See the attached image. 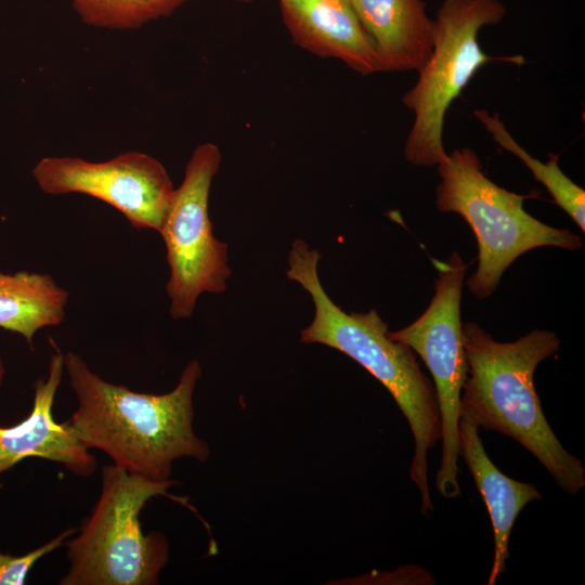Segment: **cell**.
<instances>
[{"instance_id":"6da1fadb","label":"cell","mask_w":585,"mask_h":585,"mask_svg":"<svg viewBox=\"0 0 585 585\" xmlns=\"http://www.w3.org/2000/svg\"><path fill=\"white\" fill-rule=\"evenodd\" d=\"M78 406L69 424L89 450L107 454L127 472L169 480L174 460L206 461L210 451L193 430V393L202 374L198 361L183 369L178 385L164 394L141 393L104 380L77 353L64 354Z\"/></svg>"},{"instance_id":"7a4b0ae2","label":"cell","mask_w":585,"mask_h":585,"mask_svg":"<svg viewBox=\"0 0 585 585\" xmlns=\"http://www.w3.org/2000/svg\"><path fill=\"white\" fill-rule=\"evenodd\" d=\"M467 377L460 415L479 429L509 437L529 451L569 495L585 487V468L551 430L534 387L538 364L556 354L557 335L533 329L512 342H498L477 323L461 326Z\"/></svg>"},{"instance_id":"3957f363","label":"cell","mask_w":585,"mask_h":585,"mask_svg":"<svg viewBox=\"0 0 585 585\" xmlns=\"http://www.w3.org/2000/svg\"><path fill=\"white\" fill-rule=\"evenodd\" d=\"M318 260L320 253L304 240L292 243L286 275L309 292L315 307L312 323L301 332V341L341 351L391 393L414 437L410 478L420 494V511L428 515L434 509L428 482V453L441 438L434 387L414 351L389 338L388 324L376 310L346 313L328 297L318 278Z\"/></svg>"},{"instance_id":"277c9868","label":"cell","mask_w":585,"mask_h":585,"mask_svg":"<svg viewBox=\"0 0 585 585\" xmlns=\"http://www.w3.org/2000/svg\"><path fill=\"white\" fill-rule=\"evenodd\" d=\"M174 482L102 468L99 499L80 528L65 542L69 569L62 585H154L169 559V543L157 532L144 534L139 515Z\"/></svg>"},{"instance_id":"5b68a950","label":"cell","mask_w":585,"mask_h":585,"mask_svg":"<svg viewBox=\"0 0 585 585\" xmlns=\"http://www.w3.org/2000/svg\"><path fill=\"white\" fill-rule=\"evenodd\" d=\"M477 154L463 147L447 154L438 165L437 207L456 212L470 225L478 243V265L467 280L479 300L496 289L506 269L523 252L542 246L580 249L581 236L556 229L532 217L523 208L526 196L492 182Z\"/></svg>"},{"instance_id":"8992f818","label":"cell","mask_w":585,"mask_h":585,"mask_svg":"<svg viewBox=\"0 0 585 585\" xmlns=\"http://www.w3.org/2000/svg\"><path fill=\"white\" fill-rule=\"evenodd\" d=\"M505 13L499 0L443 1L433 21L431 54L402 99L414 113L404 147L411 164L438 166L446 158L442 140L446 110L479 68L495 60L522 63L521 56L487 55L479 44L480 29L500 22Z\"/></svg>"},{"instance_id":"52a82bcc","label":"cell","mask_w":585,"mask_h":585,"mask_svg":"<svg viewBox=\"0 0 585 585\" xmlns=\"http://www.w3.org/2000/svg\"><path fill=\"white\" fill-rule=\"evenodd\" d=\"M438 270L435 292L426 311L408 326L389 333L391 340L416 352L433 378L442 452L435 474V489L444 498L460 495V395L467 377L463 347L460 299L467 264L454 251L446 261H432Z\"/></svg>"},{"instance_id":"ba28073f","label":"cell","mask_w":585,"mask_h":585,"mask_svg":"<svg viewBox=\"0 0 585 585\" xmlns=\"http://www.w3.org/2000/svg\"><path fill=\"white\" fill-rule=\"evenodd\" d=\"M220 164L216 144L196 146L158 232L167 249L170 274L166 290L176 320L190 318L203 292H223L232 274L227 245L214 237L208 213L210 186Z\"/></svg>"},{"instance_id":"9c48e42d","label":"cell","mask_w":585,"mask_h":585,"mask_svg":"<svg viewBox=\"0 0 585 585\" xmlns=\"http://www.w3.org/2000/svg\"><path fill=\"white\" fill-rule=\"evenodd\" d=\"M31 174L46 194L91 196L114 207L133 227L157 232L176 190L159 160L134 151L98 162L47 156L35 165Z\"/></svg>"},{"instance_id":"30bf717a","label":"cell","mask_w":585,"mask_h":585,"mask_svg":"<svg viewBox=\"0 0 585 585\" xmlns=\"http://www.w3.org/2000/svg\"><path fill=\"white\" fill-rule=\"evenodd\" d=\"M55 351L49 362V373L35 386L29 415L12 427H0V473L29 457L60 463L79 477H89L96 469L94 455L75 434L69 421L54 420L52 407L64 373V353Z\"/></svg>"},{"instance_id":"8fae6325","label":"cell","mask_w":585,"mask_h":585,"mask_svg":"<svg viewBox=\"0 0 585 585\" xmlns=\"http://www.w3.org/2000/svg\"><path fill=\"white\" fill-rule=\"evenodd\" d=\"M295 44L320 57L337 58L361 75L379 72L372 39L350 0H278Z\"/></svg>"},{"instance_id":"7c38bea8","label":"cell","mask_w":585,"mask_h":585,"mask_svg":"<svg viewBox=\"0 0 585 585\" xmlns=\"http://www.w3.org/2000/svg\"><path fill=\"white\" fill-rule=\"evenodd\" d=\"M460 456L487 508L493 534L494 557L487 585H495L506 570L509 540L521 510L531 502L543 498L533 483L511 479L490 459L479 434V428L468 418L459 419Z\"/></svg>"},{"instance_id":"4fadbf2b","label":"cell","mask_w":585,"mask_h":585,"mask_svg":"<svg viewBox=\"0 0 585 585\" xmlns=\"http://www.w3.org/2000/svg\"><path fill=\"white\" fill-rule=\"evenodd\" d=\"M373 41L379 72L419 70L432 50L433 21L421 0H350Z\"/></svg>"},{"instance_id":"5bb4252c","label":"cell","mask_w":585,"mask_h":585,"mask_svg":"<svg viewBox=\"0 0 585 585\" xmlns=\"http://www.w3.org/2000/svg\"><path fill=\"white\" fill-rule=\"evenodd\" d=\"M68 292L50 274L0 272V328L17 333L32 346L35 334L60 325Z\"/></svg>"},{"instance_id":"9a60e30c","label":"cell","mask_w":585,"mask_h":585,"mask_svg":"<svg viewBox=\"0 0 585 585\" xmlns=\"http://www.w3.org/2000/svg\"><path fill=\"white\" fill-rule=\"evenodd\" d=\"M492 138L505 150L519 157L550 193L555 203L561 207L585 231V191L568 178L558 166V155L549 154V161L542 162L532 157L510 135L498 114L490 115L484 109L474 110Z\"/></svg>"},{"instance_id":"2e32d148","label":"cell","mask_w":585,"mask_h":585,"mask_svg":"<svg viewBox=\"0 0 585 585\" xmlns=\"http://www.w3.org/2000/svg\"><path fill=\"white\" fill-rule=\"evenodd\" d=\"M81 22L96 28L133 30L169 16L190 0H69Z\"/></svg>"},{"instance_id":"e0dca14e","label":"cell","mask_w":585,"mask_h":585,"mask_svg":"<svg viewBox=\"0 0 585 585\" xmlns=\"http://www.w3.org/2000/svg\"><path fill=\"white\" fill-rule=\"evenodd\" d=\"M77 529H67L47 544L22 556L0 552V585H22L32 566L43 556L63 546Z\"/></svg>"},{"instance_id":"ac0fdd59","label":"cell","mask_w":585,"mask_h":585,"mask_svg":"<svg viewBox=\"0 0 585 585\" xmlns=\"http://www.w3.org/2000/svg\"><path fill=\"white\" fill-rule=\"evenodd\" d=\"M4 372H5L4 366H3V363H2V361L0 359V386H1L2 381H3Z\"/></svg>"},{"instance_id":"d6986e66","label":"cell","mask_w":585,"mask_h":585,"mask_svg":"<svg viewBox=\"0 0 585 585\" xmlns=\"http://www.w3.org/2000/svg\"><path fill=\"white\" fill-rule=\"evenodd\" d=\"M235 1L247 3V2H252V1H256V0H235Z\"/></svg>"}]
</instances>
